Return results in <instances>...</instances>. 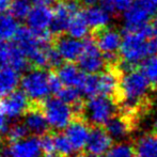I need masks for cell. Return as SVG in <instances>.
Listing matches in <instances>:
<instances>
[{"instance_id":"ab89813d","label":"cell","mask_w":157,"mask_h":157,"mask_svg":"<svg viewBox=\"0 0 157 157\" xmlns=\"http://www.w3.org/2000/svg\"><path fill=\"white\" fill-rule=\"evenodd\" d=\"M72 157H94V156H92V155H86V154H77V155H74V156H72Z\"/></svg>"},{"instance_id":"ac0fdd59","label":"cell","mask_w":157,"mask_h":157,"mask_svg":"<svg viewBox=\"0 0 157 157\" xmlns=\"http://www.w3.org/2000/svg\"><path fill=\"white\" fill-rule=\"evenodd\" d=\"M86 19H87L89 26L94 30L101 29L104 27H107L110 21V15L111 13L108 10H106L103 6H98L96 4L89 6L83 11Z\"/></svg>"},{"instance_id":"d6986e66","label":"cell","mask_w":157,"mask_h":157,"mask_svg":"<svg viewBox=\"0 0 157 157\" xmlns=\"http://www.w3.org/2000/svg\"><path fill=\"white\" fill-rule=\"evenodd\" d=\"M24 124L27 127L28 132H31L34 136L44 135L47 128L49 127L44 112L37 109H32L25 114Z\"/></svg>"},{"instance_id":"5b68a950","label":"cell","mask_w":157,"mask_h":157,"mask_svg":"<svg viewBox=\"0 0 157 157\" xmlns=\"http://www.w3.org/2000/svg\"><path fill=\"white\" fill-rule=\"evenodd\" d=\"M157 6L151 0H136L124 15V32H135L150 24L152 17L155 15Z\"/></svg>"},{"instance_id":"8d00e7d4","label":"cell","mask_w":157,"mask_h":157,"mask_svg":"<svg viewBox=\"0 0 157 157\" xmlns=\"http://www.w3.org/2000/svg\"><path fill=\"white\" fill-rule=\"evenodd\" d=\"M30 1L34 2L35 4H47V6H49V4L56 2L57 0H30Z\"/></svg>"},{"instance_id":"d6a6232c","label":"cell","mask_w":157,"mask_h":157,"mask_svg":"<svg viewBox=\"0 0 157 157\" xmlns=\"http://www.w3.org/2000/svg\"><path fill=\"white\" fill-rule=\"evenodd\" d=\"M41 147L42 153L45 155V157H58L59 154L57 152L56 144H55V137L50 135H44L41 139Z\"/></svg>"},{"instance_id":"8992f818","label":"cell","mask_w":157,"mask_h":157,"mask_svg":"<svg viewBox=\"0 0 157 157\" xmlns=\"http://www.w3.org/2000/svg\"><path fill=\"white\" fill-rule=\"evenodd\" d=\"M117 106L109 96H91L85 105V114L90 123L95 126H103L109 122L116 114Z\"/></svg>"},{"instance_id":"e575fe53","label":"cell","mask_w":157,"mask_h":157,"mask_svg":"<svg viewBox=\"0 0 157 157\" xmlns=\"http://www.w3.org/2000/svg\"><path fill=\"white\" fill-rule=\"evenodd\" d=\"M6 132H8V121L3 112L1 111L0 112V136H2Z\"/></svg>"},{"instance_id":"f35d334b","label":"cell","mask_w":157,"mask_h":157,"mask_svg":"<svg viewBox=\"0 0 157 157\" xmlns=\"http://www.w3.org/2000/svg\"><path fill=\"white\" fill-rule=\"evenodd\" d=\"M153 129H154V132L157 135V116L156 118L154 119V122H153Z\"/></svg>"},{"instance_id":"e0dca14e","label":"cell","mask_w":157,"mask_h":157,"mask_svg":"<svg viewBox=\"0 0 157 157\" xmlns=\"http://www.w3.org/2000/svg\"><path fill=\"white\" fill-rule=\"evenodd\" d=\"M57 75L62 81L65 87H76L79 88L86 73L79 66H76L72 62L61 64L58 68Z\"/></svg>"},{"instance_id":"7a4b0ae2","label":"cell","mask_w":157,"mask_h":157,"mask_svg":"<svg viewBox=\"0 0 157 157\" xmlns=\"http://www.w3.org/2000/svg\"><path fill=\"white\" fill-rule=\"evenodd\" d=\"M152 83L141 71L135 68L124 72L120 80V93L123 108L127 111H132L145 98L151 89Z\"/></svg>"},{"instance_id":"f1b7e54d","label":"cell","mask_w":157,"mask_h":157,"mask_svg":"<svg viewBox=\"0 0 157 157\" xmlns=\"http://www.w3.org/2000/svg\"><path fill=\"white\" fill-rule=\"evenodd\" d=\"M105 157H136L135 147L123 141H119L117 144L112 145L107 152Z\"/></svg>"},{"instance_id":"ba28073f","label":"cell","mask_w":157,"mask_h":157,"mask_svg":"<svg viewBox=\"0 0 157 157\" xmlns=\"http://www.w3.org/2000/svg\"><path fill=\"white\" fill-rule=\"evenodd\" d=\"M79 67L87 74H99L103 72L106 65L104 54L97 46L94 39L85 41V49L78 59Z\"/></svg>"},{"instance_id":"ffe728a7","label":"cell","mask_w":157,"mask_h":157,"mask_svg":"<svg viewBox=\"0 0 157 157\" xmlns=\"http://www.w3.org/2000/svg\"><path fill=\"white\" fill-rule=\"evenodd\" d=\"M19 72L10 66L0 64V95H8L15 91L21 82Z\"/></svg>"},{"instance_id":"83f0119b","label":"cell","mask_w":157,"mask_h":157,"mask_svg":"<svg viewBox=\"0 0 157 157\" xmlns=\"http://www.w3.org/2000/svg\"><path fill=\"white\" fill-rule=\"evenodd\" d=\"M141 72L152 85H157V55L149 57L141 62Z\"/></svg>"},{"instance_id":"b9f144b4","label":"cell","mask_w":157,"mask_h":157,"mask_svg":"<svg viewBox=\"0 0 157 157\" xmlns=\"http://www.w3.org/2000/svg\"><path fill=\"white\" fill-rule=\"evenodd\" d=\"M105 1H106V0H97V3H101V4H103Z\"/></svg>"},{"instance_id":"9c48e42d","label":"cell","mask_w":157,"mask_h":157,"mask_svg":"<svg viewBox=\"0 0 157 157\" xmlns=\"http://www.w3.org/2000/svg\"><path fill=\"white\" fill-rule=\"evenodd\" d=\"M78 13L79 4L75 0L58 2L54 9V17H52L50 31L57 34L66 31L72 18Z\"/></svg>"},{"instance_id":"4dcf8cb0","label":"cell","mask_w":157,"mask_h":157,"mask_svg":"<svg viewBox=\"0 0 157 157\" xmlns=\"http://www.w3.org/2000/svg\"><path fill=\"white\" fill-rule=\"evenodd\" d=\"M32 6H30V0H13L11 4V14L17 19L27 18Z\"/></svg>"},{"instance_id":"cb8c5ba5","label":"cell","mask_w":157,"mask_h":157,"mask_svg":"<svg viewBox=\"0 0 157 157\" xmlns=\"http://www.w3.org/2000/svg\"><path fill=\"white\" fill-rule=\"evenodd\" d=\"M106 130L113 140L119 142L129 135V124L122 117H113L106 124Z\"/></svg>"},{"instance_id":"d4e9b609","label":"cell","mask_w":157,"mask_h":157,"mask_svg":"<svg viewBox=\"0 0 157 157\" xmlns=\"http://www.w3.org/2000/svg\"><path fill=\"white\" fill-rule=\"evenodd\" d=\"M89 28H91L88 24L83 13L79 12L76 14L71 21L68 28L66 31L68 32V35L76 39H85L89 33Z\"/></svg>"},{"instance_id":"603a6c76","label":"cell","mask_w":157,"mask_h":157,"mask_svg":"<svg viewBox=\"0 0 157 157\" xmlns=\"http://www.w3.org/2000/svg\"><path fill=\"white\" fill-rule=\"evenodd\" d=\"M19 29L21 28L16 17L6 13L0 14V43L15 39Z\"/></svg>"},{"instance_id":"6da1fadb","label":"cell","mask_w":157,"mask_h":157,"mask_svg":"<svg viewBox=\"0 0 157 157\" xmlns=\"http://www.w3.org/2000/svg\"><path fill=\"white\" fill-rule=\"evenodd\" d=\"M120 55L123 60L121 63L123 72L132 70L147 58L157 55V37L153 35L152 23L138 31H123Z\"/></svg>"},{"instance_id":"60d3db41","label":"cell","mask_w":157,"mask_h":157,"mask_svg":"<svg viewBox=\"0 0 157 157\" xmlns=\"http://www.w3.org/2000/svg\"><path fill=\"white\" fill-rule=\"evenodd\" d=\"M0 157H9L8 154H4V153H2V152H0Z\"/></svg>"},{"instance_id":"4316f807","label":"cell","mask_w":157,"mask_h":157,"mask_svg":"<svg viewBox=\"0 0 157 157\" xmlns=\"http://www.w3.org/2000/svg\"><path fill=\"white\" fill-rule=\"evenodd\" d=\"M79 89L82 92V94L89 97L98 95V75L86 73L82 81L79 86Z\"/></svg>"},{"instance_id":"3957f363","label":"cell","mask_w":157,"mask_h":157,"mask_svg":"<svg viewBox=\"0 0 157 157\" xmlns=\"http://www.w3.org/2000/svg\"><path fill=\"white\" fill-rule=\"evenodd\" d=\"M52 74L40 68L29 71L21 79V90L33 101H45L52 92L50 88Z\"/></svg>"},{"instance_id":"836d02e7","label":"cell","mask_w":157,"mask_h":157,"mask_svg":"<svg viewBox=\"0 0 157 157\" xmlns=\"http://www.w3.org/2000/svg\"><path fill=\"white\" fill-rule=\"evenodd\" d=\"M28 132H28L25 124H18V123H16V124L12 125L9 128L6 134H8V138L10 139V141L14 142V141H18L26 138Z\"/></svg>"},{"instance_id":"484cf974","label":"cell","mask_w":157,"mask_h":157,"mask_svg":"<svg viewBox=\"0 0 157 157\" xmlns=\"http://www.w3.org/2000/svg\"><path fill=\"white\" fill-rule=\"evenodd\" d=\"M81 94H82V92L80 91L79 88L65 87V86H63V88L57 95L62 101L70 104L71 106H73V107L78 110L81 107Z\"/></svg>"},{"instance_id":"277c9868","label":"cell","mask_w":157,"mask_h":157,"mask_svg":"<svg viewBox=\"0 0 157 157\" xmlns=\"http://www.w3.org/2000/svg\"><path fill=\"white\" fill-rule=\"evenodd\" d=\"M43 112L49 127L56 130L65 129L74 117L73 106L65 103L60 97H47L43 104Z\"/></svg>"},{"instance_id":"f546056e","label":"cell","mask_w":157,"mask_h":157,"mask_svg":"<svg viewBox=\"0 0 157 157\" xmlns=\"http://www.w3.org/2000/svg\"><path fill=\"white\" fill-rule=\"evenodd\" d=\"M55 144L59 155L65 157L72 156L74 154L75 149L65 134H58L55 136Z\"/></svg>"},{"instance_id":"5bb4252c","label":"cell","mask_w":157,"mask_h":157,"mask_svg":"<svg viewBox=\"0 0 157 157\" xmlns=\"http://www.w3.org/2000/svg\"><path fill=\"white\" fill-rule=\"evenodd\" d=\"M42 153L41 141L35 137H26L12 142L8 147L9 157H40Z\"/></svg>"},{"instance_id":"2e32d148","label":"cell","mask_w":157,"mask_h":157,"mask_svg":"<svg viewBox=\"0 0 157 157\" xmlns=\"http://www.w3.org/2000/svg\"><path fill=\"white\" fill-rule=\"evenodd\" d=\"M90 132H91V129L87 123L81 120H75L72 121L71 124L65 128L64 134L73 144L75 151L78 152L82 149H86Z\"/></svg>"},{"instance_id":"44dd1931","label":"cell","mask_w":157,"mask_h":157,"mask_svg":"<svg viewBox=\"0 0 157 157\" xmlns=\"http://www.w3.org/2000/svg\"><path fill=\"white\" fill-rule=\"evenodd\" d=\"M120 88V80L114 71H105L98 75V95L112 96Z\"/></svg>"},{"instance_id":"d590c367","label":"cell","mask_w":157,"mask_h":157,"mask_svg":"<svg viewBox=\"0 0 157 157\" xmlns=\"http://www.w3.org/2000/svg\"><path fill=\"white\" fill-rule=\"evenodd\" d=\"M12 1L13 0H0V14L6 13V11L10 10Z\"/></svg>"},{"instance_id":"8fae6325","label":"cell","mask_w":157,"mask_h":157,"mask_svg":"<svg viewBox=\"0 0 157 157\" xmlns=\"http://www.w3.org/2000/svg\"><path fill=\"white\" fill-rule=\"evenodd\" d=\"M28 61L27 57L16 43H0V64L10 66L17 72H21L26 70Z\"/></svg>"},{"instance_id":"1f68e13d","label":"cell","mask_w":157,"mask_h":157,"mask_svg":"<svg viewBox=\"0 0 157 157\" xmlns=\"http://www.w3.org/2000/svg\"><path fill=\"white\" fill-rule=\"evenodd\" d=\"M132 4V0H106L101 6H103L111 14H117V13H124Z\"/></svg>"},{"instance_id":"4fadbf2b","label":"cell","mask_w":157,"mask_h":157,"mask_svg":"<svg viewBox=\"0 0 157 157\" xmlns=\"http://www.w3.org/2000/svg\"><path fill=\"white\" fill-rule=\"evenodd\" d=\"M112 141L113 139L110 137L107 130L96 127L91 129L86 149L90 155L94 157L105 156L112 147Z\"/></svg>"},{"instance_id":"7bdbcfd3","label":"cell","mask_w":157,"mask_h":157,"mask_svg":"<svg viewBox=\"0 0 157 157\" xmlns=\"http://www.w3.org/2000/svg\"><path fill=\"white\" fill-rule=\"evenodd\" d=\"M152 2H153L154 4H155V6H157V0H151Z\"/></svg>"},{"instance_id":"30bf717a","label":"cell","mask_w":157,"mask_h":157,"mask_svg":"<svg viewBox=\"0 0 157 157\" xmlns=\"http://www.w3.org/2000/svg\"><path fill=\"white\" fill-rule=\"evenodd\" d=\"M29 108V97L24 91H13L4 96L0 103V109L10 120H17L27 113Z\"/></svg>"},{"instance_id":"7c38bea8","label":"cell","mask_w":157,"mask_h":157,"mask_svg":"<svg viewBox=\"0 0 157 157\" xmlns=\"http://www.w3.org/2000/svg\"><path fill=\"white\" fill-rule=\"evenodd\" d=\"M54 17V10L49 8L47 4H35L32 6L28 14L27 24L30 29L37 32L49 31Z\"/></svg>"},{"instance_id":"7402d4cb","label":"cell","mask_w":157,"mask_h":157,"mask_svg":"<svg viewBox=\"0 0 157 157\" xmlns=\"http://www.w3.org/2000/svg\"><path fill=\"white\" fill-rule=\"evenodd\" d=\"M136 157H157V135L145 134L139 137L135 144Z\"/></svg>"},{"instance_id":"74e56055","label":"cell","mask_w":157,"mask_h":157,"mask_svg":"<svg viewBox=\"0 0 157 157\" xmlns=\"http://www.w3.org/2000/svg\"><path fill=\"white\" fill-rule=\"evenodd\" d=\"M152 28H153V35L157 37V17H155L152 21Z\"/></svg>"},{"instance_id":"9a60e30c","label":"cell","mask_w":157,"mask_h":157,"mask_svg":"<svg viewBox=\"0 0 157 157\" xmlns=\"http://www.w3.org/2000/svg\"><path fill=\"white\" fill-rule=\"evenodd\" d=\"M56 48L63 60L67 62H73L80 58L83 49H85V41H80V39H76L71 35L61 36L57 40Z\"/></svg>"},{"instance_id":"52a82bcc","label":"cell","mask_w":157,"mask_h":157,"mask_svg":"<svg viewBox=\"0 0 157 157\" xmlns=\"http://www.w3.org/2000/svg\"><path fill=\"white\" fill-rule=\"evenodd\" d=\"M123 35L113 28L104 27L95 30L94 41L99 49L103 52L106 62L112 64L118 60V52H120Z\"/></svg>"}]
</instances>
